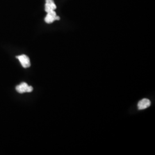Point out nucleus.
I'll return each instance as SVG.
<instances>
[{
  "instance_id": "f257e3e1",
  "label": "nucleus",
  "mask_w": 155,
  "mask_h": 155,
  "mask_svg": "<svg viewBox=\"0 0 155 155\" xmlns=\"http://www.w3.org/2000/svg\"><path fill=\"white\" fill-rule=\"evenodd\" d=\"M16 89L17 91L20 94L24 93H31L33 91V87L28 86V84L25 82H22L20 84L17 86Z\"/></svg>"
},
{
  "instance_id": "f03ea898",
  "label": "nucleus",
  "mask_w": 155,
  "mask_h": 155,
  "mask_svg": "<svg viewBox=\"0 0 155 155\" xmlns=\"http://www.w3.org/2000/svg\"><path fill=\"white\" fill-rule=\"evenodd\" d=\"M60 17L56 15L55 11L47 13V16L45 17V21L47 24H51L56 20H59Z\"/></svg>"
},
{
  "instance_id": "7ed1b4c3",
  "label": "nucleus",
  "mask_w": 155,
  "mask_h": 155,
  "mask_svg": "<svg viewBox=\"0 0 155 155\" xmlns=\"http://www.w3.org/2000/svg\"><path fill=\"white\" fill-rule=\"evenodd\" d=\"M20 62L21 63L22 66L24 68H28L31 66V62L29 58L25 55H21L17 56H16Z\"/></svg>"
},
{
  "instance_id": "20e7f679",
  "label": "nucleus",
  "mask_w": 155,
  "mask_h": 155,
  "mask_svg": "<svg viewBox=\"0 0 155 155\" xmlns=\"http://www.w3.org/2000/svg\"><path fill=\"white\" fill-rule=\"evenodd\" d=\"M56 9V5L54 0H45V11L48 13L51 11H54Z\"/></svg>"
},
{
  "instance_id": "39448f33",
  "label": "nucleus",
  "mask_w": 155,
  "mask_h": 155,
  "mask_svg": "<svg viewBox=\"0 0 155 155\" xmlns=\"http://www.w3.org/2000/svg\"><path fill=\"white\" fill-rule=\"evenodd\" d=\"M150 105V100L147 98H144L141 100L140 101H139L137 106L139 110H143L149 107Z\"/></svg>"
}]
</instances>
